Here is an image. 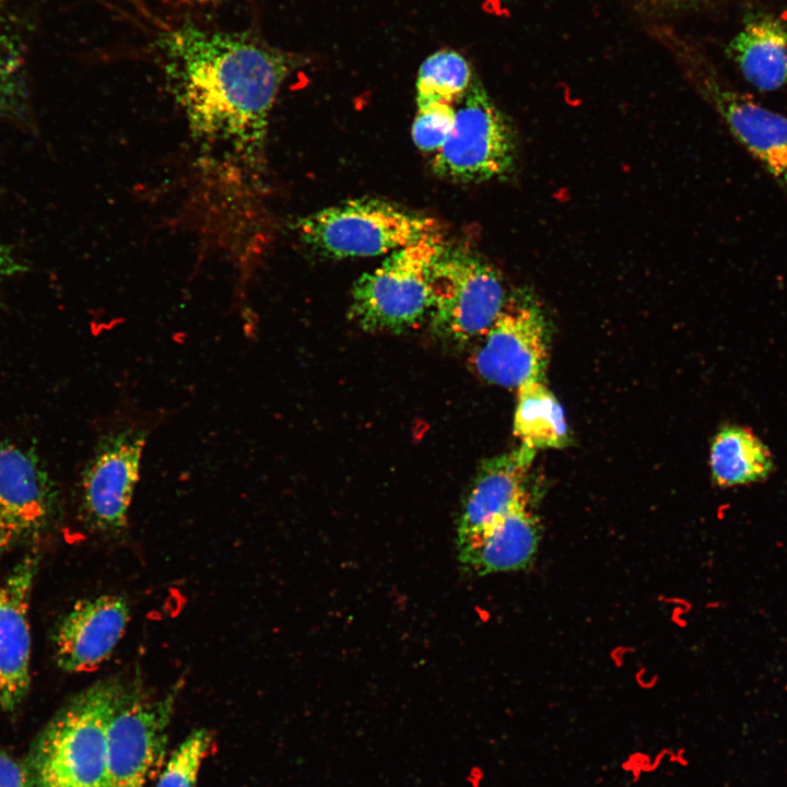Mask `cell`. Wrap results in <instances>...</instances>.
Returning <instances> with one entry per match:
<instances>
[{
	"mask_svg": "<svg viewBox=\"0 0 787 787\" xmlns=\"http://www.w3.org/2000/svg\"><path fill=\"white\" fill-rule=\"evenodd\" d=\"M172 94L203 152L258 175L271 113L296 58L246 33L185 23L158 40Z\"/></svg>",
	"mask_w": 787,
	"mask_h": 787,
	"instance_id": "cell-1",
	"label": "cell"
},
{
	"mask_svg": "<svg viewBox=\"0 0 787 787\" xmlns=\"http://www.w3.org/2000/svg\"><path fill=\"white\" fill-rule=\"evenodd\" d=\"M125 689L116 677L99 680L52 717L30 752L34 787H106L107 730Z\"/></svg>",
	"mask_w": 787,
	"mask_h": 787,
	"instance_id": "cell-2",
	"label": "cell"
},
{
	"mask_svg": "<svg viewBox=\"0 0 787 787\" xmlns=\"http://www.w3.org/2000/svg\"><path fill=\"white\" fill-rule=\"evenodd\" d=\"M301 239L332 259L389 255L442 231L434 218L378 198H356L298 220Z\"/></svg>",
	"mask_w": 787,
	"mask_h": 787,
	"instance_id": "cell-3",
	"label": "cell"
},
{
	"mask_svg": "<svg viewBox=\"0 0 787 787\" xmlns=\"http://www.w3.org/2000/svg\"><path fill=\"white\" fill-rule=\"evenodd\" d=\"M446 247L437 232L389 254L354 284L353 320L367 331H401L419 324L428 314L432 271Z\"/></svg>",
	"mask_w": 787,
	"mask_h": 787,
	"instance_id": "cell-4",
	"label": "cell"
},
{
	"mask_svg": "<svg viewBox=\"0 0 787 787\" xmlns=\"http://www.w3.org/2000/svg\"><path fill=\"white\" fill-rule=\"evenodd\" d=\"M516 158L517 137L513 125L473 78L456 105L448 139L432 157L434 173L453 181L483 183L508 174Z\"/></svg>",
	"mask_w": 787,
	"mask_h": 787,
	"instance_id": "cell-5",
	"label": "cell"
},
{
	"mask_svg": "<svg viewBox=\"0 0 787 787\" xmlns=\"http://www.w3.org/2000/svg\"><path fill=\"white\" fill-rule=\"evenodd\" d=\"M508 295L493 265L470 250L447 246L432 271L427 315L441 336L465 342L491 327Z\"/></svg>",
	"mask_w": 787,
	"mask_h": 787,
	"instance_id": "cell-6",
	"label": "cell"
},
{
	"mask_svg": "<svg viewBox=\"0 0 787 787\" xmlns=\"http://www.w3.org/2000/svg\"><path fill=\"white\" fill-rule=\"evenodd\" d=\"M481 338L471 361L483 379L507 388L542 379L549 334L542 308L531 293L522 289L509 292L502 312Z\"/></svg>",
	"mask_w": 787,
	"mask_h": 787,
	"instance_id": "cell-7",
	"label": "cell"
},
{
	"mask_svg": "<svg viewBox=\"0 0 787 787\" xmlns=\"http://www.w3.org/2000/svg\"><path fill=\"white\" fill-rule=\"evenodd\" d=\"M178 691L152 698L126 685L107 730L106 787L146 786L164 752Z\"/></svg>",
	"mask_w": 787,
	"mask_h": 787,
	"instance_id": "cell-8",
	"label": "cell"
},
{
	"mask_svg": "<svg viewBox=\"0 0 787 787\" xmlns=\"http://www.w3.org/2000/svg\"><path fill=\"white\" fill-rule=\"evenodd\" d=\"M146 432L126 426L98 442L81 477V508L91 528L119 533L139 481Z\"/></svg>",
	"mask_w": 787,
	"mask_h": 787,
	"instance_id": "cell-9",
	"label": "cell"
},
{
	"mask_svg": "<svg viewBox=\"0 0 787 787\" xmlns=\"http://www.w3.org/2000/svg\"><path fill=\"white\" fill-rule=\"evenodd\" d=\"M56 506L54 483L38 458L31 450L0 444V551L44 531Z\"/></svg>",
	"mask_w": 787,
	"mask_h": 787,
	"instance_id": "cell-10",
	"label": "cell"
},
{
	"mask_svg": "<svg viewBox=\"0 0 787 787\" xmlns=\"http://www.w3.org/2000/svg\"><path fill=\"white\" fill-rule=\"evenodd\" d=\"M689 70L701 94L736 139L787 187V118L726 86L702 61Z\"/></svg>",
	"mask_w": 787,
	"mask_h": 787,
	"instance_id": "cell-11",
	"label": "cell"
},
{
	"mask_svg": "<svg viewBox=\"0 0 787 787\" xmlns=\"http://www.w3.org/2000/svg\"><path fill=\"white\" fill-rule=\"evenodd\" d=\"M129 618L128 600L120 595L107 594L78 601L55 631L57 665L68 672L95 670L115 650Z\"/></svg>",
	"mask_w": 787,
	"mask_h": 787,
	"instance_id": "cell-12",
	"label": "cell"
},
{
	"mask_svg": "<svg viewBox=\"0 0 787 787\" xmlns=\"http://www.w3.org/2000/svg\"><path fill=\"white\" fill-rule=\"evenodd\" d=\"M38 561L27 554L0 578V706L8 710L21 704L31 683L28 606Z\"/></svg>",
	"mask_w": 787,
	"mask_h": 787,
	"instance_id": "cell-13",
	"label": "cell"
},
{
	"mask_svg": "<svg viewBox=\"0 0 787 787\" xmlns=\"http://www.w3.org/2000/svg\"><path fill=\"white\" fill-rule=\"evenodd\" d=\"M540 541V519L528 495L481 533L456 545L457 556L468 574L517 572L532 565Z\"/></svg>",
	"mask_w": 787,
	"mask_h": 787,
	"instance_id": "cell-14",
	"label": "cell"
},
{
	"mask_svg": "<svg viewBox=\"0 0 787 787\" xmlns=\"http://www.w3.org/2000/svg\"><path fill=\"white\" fill-rule=\"evenodd\" d=\"M535 455L536 450L520 445L481 466L461 507L456 545L481 533L530 495L526 480Z\"/></svg>",
	"mask_w": 787,
	"mask_h": 787,
	"instance_id": "cell-15",
	"label": "cell"
},
{
	"mask_svg": "<svg viewBox=\"0 0 787 787\" xmlns=\"http://www.w3.org/2000/svg\"><path fill=\"white\" fill-rule=\"evenodd\" d=\"M755 89L775 91L787 83V23L770 14L748 19L726 49Z\"/></svg>",
	"mask_w": 787,
	"mask_h": 787,
	"instance_id": "cell-16",
	"label": "cell"
},
{
	"mask_svg": "<svg viewBox=\"0 0 787 787\" xmlns=\"http://www.w3.org/2000/svg\"><path fill=\"white\" fill-rule=\"evenodd\" d=\"M709 468L716 485L736 488L766 480L774 470V461L767 446L751 428L727 424L712 441Z\"/></svg>",
	"mask_w": 787,
	"mask_h": 787,
	"instance_id": "cell-17",
	"label": "cell"
},
{
	"mask_svg": "<svg viewBox=\"0 0 787 787\" xmlns=\"http://www.w3.org/2000/svg\"><path fill=\"white\" fill-rule=\"evenodd\" d=\"M514 434L521 445L536 451L568 445L563 409L542 379L528 380L517 388Z\"/></svg>",
	"mask_w": 787,
	"mask_h": 787,
	"instance_id": "cell-18",
	"label": "cell"
},
{
	"mask_svg": "<svg viewBox=\"0 0 787 787\" xmlns=\"http://www.w3.org/2000/svg\"><path fill=\"white\" fill-rule=\"evenodd\" d=\"M473 81L470 64L455 50H438L420 66L416 106L445 103L456 106Z\"/></svg>",
	"mask_w": 787,
	"mask_h": 787,
	"instance_id": "cell-19",
	"label": "cell"
},
{
	"mask_svg": "<svg viewBox=\"0 0 787 787\" xmlns=\"http://www.w3.org/2000/svg\"><path fill=\"white\" fill-rule=\"evenodd\" d=\"M212 743L213 735L205 728L189 733L172 753L156 787H197L201 764Z\"/></svg>",
	"mask_w": 787,
	"mask_h": 787,
	"instance_id": "cell-20",
	"label": "cell"
},
{
	"mask_svg": "<svg viewBox=\"0 0 787 787\" xmlns=\"http://www.w3.org/2000/svg\"><path fill=\"white\" fill-rule=\"evenodd\" d=\"M456 106L433 103L418 106L412 124V140L416 148L436 154L448 139L455 122Z\"/></svg>",
	"mask_w": 787,
	"mask_h": 787,
	"instance_id": "cell-21",
	"label": "cell"
},
{
	"mask_svg": "<svg viewBox=\"0 0 787 787\" xmlns=\"http://www.w3.org/2000/svg\"><path fill=\"white\" fill-rule=\"evenodd\" d=\"M20 72V57L10 37L0 28V107L12 98Z\"/></svg>",
	"mask_w": 787,
	"mask_h": 787,
	"instance_id": "cell-22",
	"label": "cell"
},
{
	"mask_svg": "<svg viewBox=\"0 0 787 787\" xmlns=\"http://www.w3.org/2000/svg\"><path fill=\"white\" fill-rule=\"evenodd\" d=\"M27 767H24L0 748V787H30Z\"/></svg>",
	"mask_w": 787,
	"mask_h": 787,
	"instance_id": "cell-23",
	"label": "cell"
},
{
	"mask_svg": "<svg viewBox=\"0 0 787 787\" xmlns=\"http://www.w3.org/2000/svg\"><path fill=\"white\" fill-rule=\"evenodd\" d=\"M20 270L19 262L14 259L10 249L0 242V280Z\"/></svg>",
	"mask_w": 787,
	"mask_h": 787,
	"instance_id": "cell-24",
	"label": "cell"
},
{
	"mask_svg": "<svg viewBox=\"0 0 787 787\" xmlns=\"http://www.w3.org/2000/svg\"><path fill=\"white\" fill-rule=\"evenodd\" d=\"M657 5H661L668 9H688L691 7L698 5L706 0H650Z\"/></svg>",
	"mask_w": 787,
	"mask_h": 787,
	"instance_id": "cell-25",
	"label": "cell"
},
{
	"mask_svg": "<svg viewBox=\"0 0 787 787\" xmlns=\"http://www.w3.org/2000/svg\"><path fill=\"white\" fill-rule=\"evenodd\" d=\"M175 1H178V2L185 3V4H191V5H203V4L213 3L218 0H175Z\"/></svg>",
	"mask_w": 787,
	"mask_h": 787,
	"instance_id": "cell-26",
	"label": "cell"
}]
</instances>
